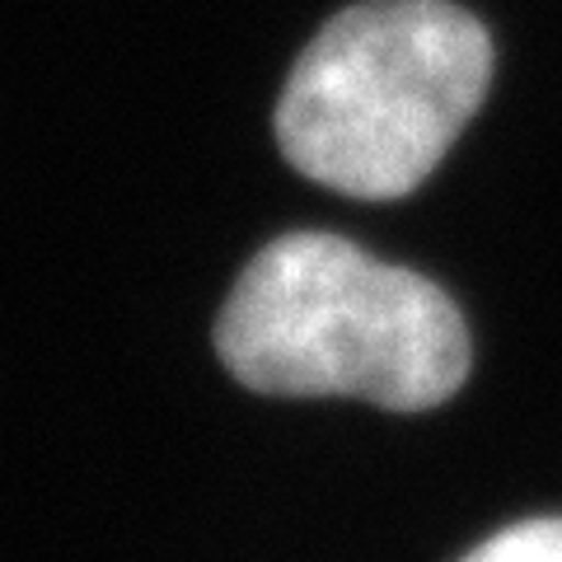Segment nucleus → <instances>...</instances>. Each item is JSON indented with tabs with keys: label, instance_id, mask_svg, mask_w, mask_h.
I'll use <instances>...</instances> for the list:
<instances>
[{
	"label": "nucleus",
	"instance_id": "f257e3e1",
	"mask_svg": "<svg viewBox=\"0 0 562 562\" xmlns=\"http://www.w3.org/2000/svg\"><path fill=\"white\" fill-rule=\"evenodd\" d=\"M216 351L244 390L394 413L436 408L469 375V328L450 295L328 231L262 244L216 319Z\"/></svg>",
	"mask_w": 562,
	"mask_h": 562
},
{
	"label": "nucleus",
	"instance_id": "f03ea898",
	"mask_svg": "<svg viewBox=\"0 0 562 562\" xmlns=\"http://www.w3.org/2000/svg\"><path fill=\"white\" fill-rule=\"evenodd\" d=\"M492 61L487 24L454 0H357L295 57L277 146L342 198H408L483 109Z\"/></svg>",
	"mask_w": 562,
	"mask_h": 562
},
{
	"label": "nucleus",
	"instance_id": "7ed1b4c3",
	"mask_svg": "<svg viewBox=\"0 0 562 562\" xmlns=\"http://www.w3.org/2000/svg\"><path fill=\"white\" fill-rule=\"evenodd\" d=\"M464 562H562V520H520L479 543Z\"/></svg>",
	"mask_w": 562,
	"mask_h": 562
}]
</instances>
